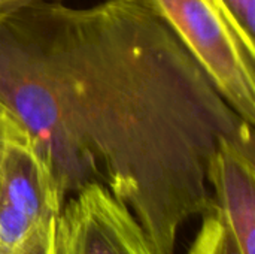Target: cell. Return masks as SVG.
<instances>
[{
  "label": "cell",
  "mask_w": 255,
  "mask_h": 254,
  "mask_svg": "<svg viewBox=\"0 0 255 254\" xmlns=\"http://www.w3.org/2000/svg\"><path fill=\"white\" fill-rule=\"evenodd\" d=\"M0 102L63 199L103 184L157 254L211 208L221 139L254 135L149 0H48L0 22Z\"/></svg>",
  "instance_id": "6da1fadb"
},
{
  "label": "cell",
  "mask_w": 255,
  "mask_h": 254,
  "mask_svg": "<svg viewBox=\"0 0 255 254\" xmlns=\"http://www.w3.org/2000/svg\"><path fill=\"white\" fill-rule=\"evenodd\" d=\"M229 105L255 124V51L217 0H149Z\"/></svg>",
  "instance_id": "7a4b0ae2"
},
{
  "label": "cell",
  "mask_w": 255,
  "mask_h": 254,
  "mask_svg": "<svg viewBox=\"0 0 255 254\" xmlns=\"http://www.w3.org/2000/svg\"><path fill=\"white\" fill-rule=\"evenodd\" d=\"M55 246L57 254H157L133 213L100 183L63 204Z\"/></svg>",
  "instance_id": "3957f363"
},
{
  "label": "cell",
  "mask_w": 255,
  "mask_h": 254,
  "mask_svg": "<svg viewBox=\"0 0 255 254\" xmlns=\"http://www.w3.org/2000/svg\"><path fill=\"white\" fill-rule=\"evenodd\" d=\"M64 199L24 130L6 150L0 183V254L36 223L58 217Z\"/></svg>",
  "instance_id": "277c9868"
},
{
  "label": "cell",
  "mask_w": 255,
  "mask_h": 254,
  "mask_svg": "<svg viewBox=\"0 0 255 254\" xmlns=\"http://www.w3.org/2000/svg\"><path fill=\"white\" fill-rule=\"evenodd\" d=\"M208 183L212 190L211 208L242 254H255L254 135L221 139L209 162Z\"/></svg>",
  "instance_id": "5b68a950"
},
{
  "label": "cell",
  "mask_w": 255,
  "mask_h": 254,
  "mask_svg": "<svg viewBox=\"0 0 255 254\" xmlns=\"http://www.w3.org/2000/svg\"><path fill=\"white\" fill-rule=\"evenodd\" d=\"M188 254H242V252L218 214L209 208L202 216V226Z\"/></svg>",
  "instance_id": "8992f818"
},
{
  "label": "cell",
  "mask_w": 255,
  "mask_h": 254,
  "mask_svg": "<svg viewBox=\"0 0 255 254\" xmlns=\"http://www.w3.org/2000/svg\"><path fill=\"white\" fill-rule=\"evenodd\" d=\"M55 225L57 217H49L36 223L4 254H57Z\"/></svg>",
  "instance_id": "52a82bcc"
},
{
  "label": "cell",
  "mask_w": 255,
  "mask_h": 254,
  "mask_svg": "<svg viewBox=\"0 0 255 254\" xmlns=\"http://www.w3.org/2000/svg\"><path fill=\"white\" fill-rule=\"evenodd\" d=\"M245 43L255 51V0H217Z\"/></svg>",
  "instance_id": "ba28073f"
},
{
  "label": "cell",
  "mask_w": 255,
  "mask_h": 254,
  "mask_svg": "<svg viewBox=\"0 0 255 254\" xmlns=\"http://www.w3.org/2000/svg\"><path fill=\"white\" fill-rule=\"evenodd\" d=\"M22 132H24L22 126L12 115V112L0 102V183H1V171H3V162H4L7 145L15 136H18Z\"/></svg>",
  "instance_id": "9c48e42d"
},
{
  "label": "cell",
  "mask_w": 255,
  "mask_h": 254,
  "mask_svg": "<svg viewBox=\"0 0 255 254\" xmlns=\"http://www.w3.org/2000/svg\"><path fill=\"white\" fill-rule=\"evenodd\" d=\"M40 1H48V0H0V22Z\"/></svg>",
  "instance_id": "30bf717a"
}]
</instances>
